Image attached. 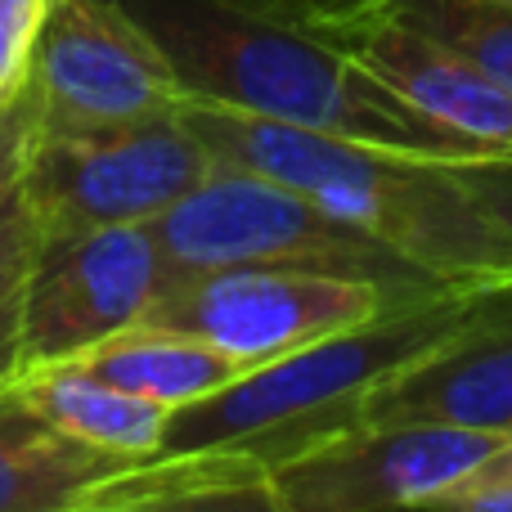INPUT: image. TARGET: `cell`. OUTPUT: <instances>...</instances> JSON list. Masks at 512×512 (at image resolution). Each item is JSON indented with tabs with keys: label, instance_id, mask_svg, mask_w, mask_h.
Instances as JSON below:
<instances>
[{
	"label": "cell",
	"instance_id": "6da1fadb",
	"mask_svg": "<svg viewBox=\"0 0 512 512\" xmlns=\"http://www.w3.org/2000/svg\"><path fill=\"white\" fill-rule=\"evenodd\" d=\"M189 99L441 162L495 149L450 131L346 54L297 0H122Z\"/></svg>",
	"mask_w": 512,
	"mask_h": 512
},
{
	"label": "cell",
	"instance_id": "7a4b0ae2",
	"mask_svg": "<svg viewBox=\"0 0 512 512\" xmlns=\"http://www.w3.org/2000/svg\"><path fill=\"white\" fill-rule=\"evenodd\" d=\"M212 162L279 180L450 283L512 279V230L463 189L450 162L180 99Z\"/></svg>",
	"mask_w": 512,
	"mask_h": 512
},
{
	"label": "cell",
	"instance_id": "3957f363",
	"mask_svg": "<svg viewBox=\"0 0 512 512\" xmlns=\"http://www.w3.org/2000/svg\"><path fill=\"white\" fill-rule=\"evenodd\" d=\"M490 283L495 279L391 306L355 328L256 364L212 396L171 409L158 454H239L274 472L310 445L360 427L373 387L441 342Z\"/></svg>",
	"mask_w": 512,
	"mask_h": 512
},
{
	"label": "cell",
	"instance_id": "277c9868",
	"mask_svg": "<svg viewBox=\"0 0 512 512\" xmlns=\"http://www.w3.org/2000/svg\"><path fill=\"white\" fill-rule=\"evenodd\" d=\"M144 230L158 243L167 283L225 265H283L378 283L396 301H427L463 288L364 234L360 225L324 212L315 198L221 162Z\"/></svg>",
	"mask_w": 512,
	"mask_h": 512
},
{
	"label": "cell",
	"instance_id": "5b68a950",
	"mask_svg": "<svg viewBox=\"0 0 512 512\" xmlns=\"http://www.w3.org/2000/svg\"><path fill=\"white\" fill-rule=\"evenodd\" d=\"M212 167V153L176 108L108 131L32 135L18 198L41 239H72L158 221Z\"/></svg>",
	"mask_w": 512,
	"mask_h": 512
},
{
	"label": "cell",
	"instance_id": "8992f818",
	"mask_svg": "<svg viewBox=\"0 0 512 512\" xmlns=\"http://www.w3.org/2000/svg\"><path fill=\"white\" fill-rule=\"evenodd\" d=\"M32 135L108 131L176 113L185 86L122 0H54L27 59Z\"/></svg>",
	"mask_w": 512,
	"mask_h": 512
},
{
	"label": "cell",
	"instance_id": "52a82bcc",
	"mask_svg": "<svg viewBox=\"0 0 512 512\" xmlns=\"http://www.w3.org/2000/svg\"><path fill=\"white\" fill-rule=\"evenodd\" d=\"M391 306H414V301H396L387 288L364 279L283 270V265H225L171 279L140 324L194 333L256 369L306 342L364 324Z\"/></svg>",
	"mask_w": 512,
	"mask_h": 512
},
{
	"label": "cell",
	"instance_id": "ba28073f",
	"mask_svg": "<svg viewBox=\"0 0 512 512\" xmlns=\"http://www.w3.org/2000/svg\"><path fill=\"white\" fill-rule=\"evenodd\" d=\"M167 288V265L144 225L41 239L23 279V369L77 360L140 324Z\"/></svg>",
	"mask_w": 512,
	"mask_h": 512
},
{
	"label": "cell",
	"instance_id": "9c48e42d",
	"mask_svg": "<svg viewBox=\"0 0 512 512\" xmlns=\"http://www.w3.org/2000/svg\"><path fill=\"white\" fill-rule=\"evenodd\" d=\"M499 432L450 423H360L270 472L292 512H414L477 468Z\"/></svg>",
	"mask_w": 512,
	"mask_h": 512
},
{
	"label": "cell",
	"instance_id": "30bf717a",
	"mask_svg": "<svg viewBox=\"0 0 512 512\" xmlns=\"http://www.w3.org/2000/svg\"><path fill=\"white\" fill-rule=\"evenodd\" d=\"M364 423H450L512 436V279L364 400Z\"/></svg>",
	"mask_w": 512,
	"mask_h": 512
},
{
	"label": "cell",
	"instance_id": "8fae6325",
	"mask_svg": "<svg viewBox=\"0 0 512 512\" xmlns=\"http://www.w3.org/2000/svg\"><path fill=\"white\" fill-rule=\"evenodd\" d=\"M324 32L346 54H355L373 77L387 81L400 99H409L418 113L495 153H512V90L499 86L477 63L427 41L423 32L396 23L382 9H369L351 23H333Z\"/></svg>",
	"mask_w": 512,
	"mask_h": 512
},
{
	"label": "cell",
	"instance_id": "7c38bea8",
	"mask_svg": "<svg viewBox=\"0 0 512 512\" xmlns=\"http://www.w3.org/2000/svg\"><path fill=\"white\" fill-rule=\"evenodd\" d=\"M144 459L90 450L50 427L14 387L0 391V512H72L108 499Z\"/></svg>",
	"mask_w": 512,
	"mask_h": 512
},
{
	"label": "cell",
	"instance_id": "4fadbf2b",
	"mask_svg": "<svg viewBox=\"0 0 512 512\" xmlns=\"http://www.w3.org/2000/svg\"><path fill=\"white\" fill-rule=\"evenodd\" d=\"M9 387L50 427H59L63 436L90 445V450L126 454V459H158L171 409L113 387L99 373H90L86 364H32V369H18Z\"/></svg>",
	"mask_w": 512,
	"mask_h": 512
},
{
	"label": "cell",
	"instance_id": "5bb4252c",
	"mask_svg": "<svg viewBox=\"0 0 512 512\" xmlns=\"http://www.w3.org/2000/svg\"><path fill=\"white\" fill-rule=\"evenodd\" d=\"M72 512H292L270 468L239 454H158L108 499Z\"/></svg>",
	"mask_w": 512,
	"mask_h": 512
},
{
	"label": "cell",
	"instance_id": "9a60e30c",
	"mask_svg": "<svg viewBox=\"0 0 512 512\" xmlns=\"http://www.w3.org/2000/svg\"><path fill=\"white\" fill-rule=\"evenodd\" d=\"M77 364H86L104 382L131 391V396L153 400L162 409L194 405V400L221 391L225 382H234L239 373H248V364L225 355L221 346L203 342L194 333H180V328H158V324L122 328L117 337L77 355Z\"/></svg>",
	"mask_w": 512,
	"mask_h": 512
},
{
	"label": "cell",
	"instance_id": "2e32d148",
	"mask_svg": "<svg viewBox=\"0 0 512 512\" xmlns=\"http://www.w3.org/2000/svg\"><path fill=\"white\" fill-rule=\"evenodd\" d=\"M382 14L423 32L427 41L477 63L512 90V5L499 0H382Z\"/></svg>",
	"mask_w": 512,
	"mask_h": 512
},
{
	"label": "cell",
	"instance_id": "e0dca14e",
	"mask_svg": "<svg viewBox=\"0 0 512 512\" xmlns=\"http://www.w3.org/2000/svg\"><path fill=\"white\" fill-rule=\"evenodd\" d=\"M41 234L27 216L23 198H9L0 212V391L23 369V279L36 261Z\"/></svg>",
	"mask_w": 512,
	"mask_h": 512
},
{
	"label": "cell",
	"instance_id": "ac0fdd59",
	"mask_svg": "<svg viewBox=\"0 0 512 512\" xmlns=\"http://www.w3.org/2000/svg\"><path fill=\"white\" fill-rule=\"evenodd\" d=\"M414 512H512V436Z\"/></svg>",
	"mask_w": 512,
	"mask_h": 512
},
{
	"label": "cell",
	"instance_id": "d6986e66",
	"mask_svg": "<svg viewBox=\"0 0 512 512\" xmlns=\"http://www.w3.org/2000/svg\"><path fill=\"white\" fill-rule=\"evenodd\" d=\"M50 0H0V99L27 77L32 41Z\"/></svg>",
	"mask_w": 512,
	"mask_h": 512
},
{
	"label": "cell",
	"instance_id": "ffe728a7",
	"mask_svg": "<svg viewBox=\"0 0 512 512\" xmlns=\"http://www.w3.org/2000/svg\"><path fill=\"white\" fill-rule=\"evenodd\" d=\"M27 140H32V90H27V77H23L0 99V212H5L9 198L18 194Z\"/></svg>",
	"mask_w": 512,
	"mask_h": 512
},
{
	"label": "cell",
	"instance_id": "44dd1931",
	"mask_svg": "<svg viewBox=\"0 0 512 512\" xmlns=\"http://www.w3.org/2000/svg\"><path fill=\"white\" fill-rule=\"evenodd\" d=\"M450 167H454V176L463 180V189H468L490 216H499V221L512 230V153L450 162Z\"/></svg>",
	"mask_w": 512,
	"mask_h": 512
},
{
	"label": "cell",
	"instance_id": "7402d4cb",
	"mask_svg": "<svg viewBox=\"0 0 512 512\" xmlns=\"http://www.w3.org/2000/svg\"><path fill=\"white\" fill-rule=\"evenodd\" d=\"M301 9H306L315 23L333 27V23H351V18L369 14V9H378L382 0H297Z\"/></svg>",
	"mask_w": 512,
	"mask_h": 512
},
{
	"label": "cell",
	"instance_id": "603a6c76",
	"mask_svg": "<svg viewBox=\"0 0 512 512\" xmlns=\"http://www.w3.org/2000/svg\"><path fill=\"white\" fill-rule=\"evenodd\" d=\"M499 5H512V0H499Z\"/></svg>",
	"mask_w": 512,
	"mask_h": 512
},
{
	"label": "cell",
	"instance_id": "cb8c5ba5",
	"mask_svg": "<svg viewBox=\"0 0 512 512\" xmlns=\"http://www.w3.org/2000/svg\"><path fill=\"white\" fill-rule=\"evenodd\" d=\"M50 5H54V0H50Z\"/></svg>",
	"mask_w": 512,
	"mask_h": 512
}]
</instances>
